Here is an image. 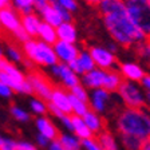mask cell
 <instances>
[{"label":"cell","mask_w":150,"mask_h":150,"mask_svg":"<svg viewBox=\"0 0 150 150\" xmlns=\"http://www.w3.org/2000/svg\"><path fill=\"white\" fill-rule=\"evenodd\" d=\"M3 141H4V138L0 135V146H1V144H3Z\"/></svg>","instance_id":"cell-51"},{"label":"cell","mask_w":150,"mask_h":150,"mask_svg":"<svg viewBox=\"0 0 150 150\" xmlns=\"http://www.w3.org/2000/svg\"><path fill=\"white\" fill-rule=\"evenodd\" d=\"M0 27H3L8 32L13 34L16 30L22 27L20 24V15L16 12V9L12 7L0 9Z\"/></svg>","instance_id":"cell-14"},{"label":"cell","mask_w":150,"mask_h":150,"mask_svg":"<svg viewBox=\"0 0 150 150\" xmlns=\"http://www.w3.org/2000/svg\"><path fill=\"white\" fill-rule=\"evenodd\" d=\"M18 150H38L32 144L27 142V141H20L18 142Z\"/></svg>","instance_id":"cell-42"},{"label":"cell","mask_w":150,"mask_h":150,"mask_svg":"<svg viewBox=\"0 0 150 150\" xmlns=\"http://www.w3.org/2000/svg\"><path fill=\"white\" fill-rule=\"evenodd\" d=\"M122 82H123V78H122V75L119 74V71H115V70L106 71L102 88H105V90L109 91V93H115V91H118Z\"/></svg>","instance_id":"cell-22"},{"label":"cell","mask_w":150,"mask_h":150,"mask_svg":"<svg viewBox=\"0 0 150 150\" xmlns=\"http://www.w3.org/2000/svg\"><path fill=\"white\" fill-rule=\"evenodd\" d=\"M28 83L31 84L32 87V93L36 95V98L42 100H46L48 102L51 97V93L54 90V86L52 83L50 82V79L47 78L44 74H42L40 71L38 70H30L28 74L25 75Z\"/></svg>","instance_id":"cell-6"},{"label":"cell","mask_w":150,"mask_h":150,"mask_svg":"<svg viewBox=\"0 0 150 150\" xmlns=\"http://www.w3.org/2000/svg\"><path fill=\"white\" fill-rule=\"evenodd\" d=\"M48 4H50V0H34V7L38 11H40L42 8H44Z\"/></svg>","instance_id":"cell-44"},{"label":"cell","mask_w":150,"mask_h":150,"mask_svg":"<svg viewBox=\"0 0 150 150\" xmlns=\"http://www.w3.org/2000/svg\"><path fill=\"white\" fill-rule=\"evenodd\" d=\"M134 47L137 50V55L150 63V39H145L144 42L135 44Z\"/></svg>","instance_id":"cell-31"},{"label":"cell","mask_w":150,"mask_h":150,"mask_svg":"<svg viewBox=\"0 0 150 150\" xmlns=\"http://www.w3.org/2000/svg\"><path fill=\"white\" fill-rule=\"evenodd\" d=\"M97 141L98 144L100 145L102 150H119V146H118V142H117L115 137L107 130H103L102 133L97 135Z\"/></svg>","instance_id":"cell-26"},{"label":"cell","mask_w":150,"mask_h":150,"mask_svg":"<svg viewBox=\"0 0 150 150\" xmlns=\"http://www.w3.org/2000/svg\"><path fill=\"white\" fill-rule=\"evenodd\" d=\"M38 36L40 39V42H43V43H46V44H50V46H54V44L58 42L55 27L47 24V23H43V22H42L40 27H39Z\"/></svg>","instance_id":"cell-24"},{"label":"cell","mask_w":150,"mask_h":150,"mask_svg":"<svg viewBox=\"0 0 150 150\" xmlns=\"http://www.w3.org/2000/svg\"><path fill=\"white\" fill-rule=\"evenodd\" d=\"M70 94L76 97L78 99L81 100H84V102H88V93H87V88H84L82 84H78L70 90Z\"/></svg>","instance_id":"cell-34"},{"label":"cell","mask_w":150,"mask_h":150,"mask_svg":"<svg viewBox=\"0 0 150 150\" xmlns=\"http://www.w3.org/2000/svg\"><path fill=\"white\" fill-rule=\"evenodd\" d=\"M60 123L63 125V127L69 133H72V121H71V115H63L62 118L59 119Z\"/></svg>","instance_id":"cell-39"},{"label":"cell","mask_w":150,"mask_h":150,"mask_svg":"<svg viewBox=\"0 0 150 150\" xmlns=\"http://www.w3.org/2000/svg\"><path fill=\"white\" fill-rule=\"evenodd\" d=\"M56 141H58L63 147H66V149L81 150L82 141L75 134H72V133H69V131H66V133H59V137H58Z\"/></svg>","instance_id":"cell-25"},{"label":"cell","mask_w":150,"mask_h":150,"mask_svg":"<svg viewBox=\"0 0 150 150\" xmlns=\"http://www.w3.org/2000/svg\"><path fill=\"white\" fill-rule=\"evenodd\" d=\"M20 24H22L23 30L28 34V36L31 39H35L38 36V31H39V27L42 24V19L36 13L31 12L20 16Z\"/></svg>","instance_id":"cell-18"},{"label":"cell","mask_w":150,"mask_h":150,"mask_svg":"<svg viewBox=\"0 0 150 150\" xmlns=\"http://www.w3.org/2000/svg\"><path fill=\"white\" fill-rule=\"evenodd\" d=\"M50 71L55 78H58L60 82H62L63 87L69 88V90H71L72 87L81 84V76H78L75 72H72L67 64L56 63V64H54L52 67H50Z\"/></svg>","instance_id":"cell-8"},{"label":"cell","mask_w":150,"mask_h":150,"mask_svg":"<svg viewBox=\"0 0 150 150\" xmlns=\"http://www.w3.org/2000/svg\"><path fill=\"white\" fill-rule=\"evenodd\" d=\"M119 74L122 75L123 81L139 83L146 72L144 71L142 66H139L138 63H135V62H123L121 66H119Z\"/></svg>","instance_id":"cell-15"},{"label":"cell","mask_w":150,"mask_h":150,"mask_svg":"<svg viewBox=\"0 0 150 150\" xmlns=\"http://www.w3.org/2000/svg\"><path fill=\"white\" fill-rule=\"evenodd\" d=\"M0 150H18V142L13 139H9V138H4Z\"/></svg>","instance_id":"cell-38"},{"label":"cell","mask_w":150,"mask_h":150,"mask_svg":"<svg viewBox=\"0 0 150 150\" xmlns=\"http://www.w3.org/2000/svg\"><path fill=\"white\" fill-rule=\"evenodd\" d=\"M115 126L119 135H130L145 142L150 138V112L145 107H125L118 112Z\"/></svg>","instance_id":"cell-2"},{"label":"cell","mask_w":150,"mask_h":150,"mask_svg":"<svg viewBox=\"0 0 150 150\" xmlns=\"http://www.w3.org/2000/svg\"><path fill=\"white\" fill-rule=\"evenodd\" d=\"M88 52H90L97 69L103 70V71H111V70L117 69L115 54L110 52L106 47L94 46L88 50Z\"/></svg>","instance_id":"cell-7"},{"label":"cell","mask_w":150,"mask_h":150,"mask_svg":"<svg viewBox=\"0 0 150 150\" xmlns=\"http://www.w3.org/2000/svg\"><path fill=\"white\" fill-rule=\"evenodd\" d=\"M39 13H40L42 22L52 25V27H55V28L63 23L59 12L56 11V8L52 6V4H48V6H46L44 8H42L40 11H39Z\"/></svg>","instance_id":"cell-21"},{"label":"cell","mask_w":150,"mask_h":150,"mask_svg":"<svg viewBox=\"0 0 150 150\" xmlns=\"http://www.w3.org/2000/svg\"><path fill=\"white\" fill-rule=\"evenodd\" d=\"M141 150H150V138L144 142V145H142V149H141Z\"/></svg>","instance_id":"cell-50"},{"label":"cell","mask_w":150,"mask_h":150,"mask_svg":"<svg viewBox=\"0 0 150 150\" xmlns=\"http://www.w3.org/2000/svg\"><path fill=\"white\" fill-rule=\"evenodd\" d=\"M13 8L16 9V12L22 15H27V13L34 12V0H12Z\"/></svg>","instance_id":"cell-29"},{"label":"cell","mask_w":150,"mask_h":150,"mask_svg":"<svg viewBox=\"0 0 150 150\" xmlns=\"http://www.w3.org/2000/svg\"><path fill=\"white\" fill-rule=\"evenodd\" d=\"M117 93L126 107L131 109L145 107V91L135 82L123 81Z\"/></svg>","instance_id":"cell-5"},{"label":"cell","mask_w":150,"mask_h":150,"mask_svg":"<svg viewBox=\"0 0 150 150\" xmlns=\"http://www.w3.org/2000/svg\"><path fill=\"white\" fill-rule=\"evenodd\" d=\"M62 8H64L69 12H75L78 9V1L76 0H55Z\"/></svg>","instance_id":"cell-36"},{"label":"cell","mask_w":150,"mask_h":150,"mask_svg":"<svg viewBox=\"0 0 150 150\" xmlns=\"http://www.w3.org/2000/svg\"><path fill=\"white\" fill-rule=\"evenodd\" d=\"M36 144H38V146H40V147H48V145H50V141L47 139L46 137H43V135H40V134H38L36 135Z\"/></svg>","instance_id":"cell-43"},{"label":"cell","mask_w":150,"mask_h":150,"mask_svg":"<svg viewBox=\"0 0 150 150\" xmlns=\"http://www.w3.org/2000/svg\"><path fill=\"white\" fill-rule=\"evenodd\" d=\"M22 50L25 59H28L34 64L44 66V67H52L54 64L59 63L52 46L46 44L40 40L30 39L25 43H23Z\"/></svg>","instance_id":"cell-3"},{"label":"cell","mask_w":150,"mask_h":150,"mask_svg":"<svg viewBox=\"0 0 150 150\" xmlns=\"http://www.w3.org/2000/svg\"><path fill=\"white\" fill-rule=\"evenodd\" d=\"M83 1L91 4V6H99V3L102 1V0H83Z\"/></svg>","instance_id":"cell-49"},{"label":"cell","mask_w":150,"mask_h":150,"mask_svg":"<svg viewBox=\"0 0 150 150\" xmlns=\"http://www.w3.org/2000/svg\"><path fill=\"white\" fill-rule=\"evenodd\" d=\"M12 88H9L8 86H6V84H1L0 83V97H4V98H11L12 97Z\"/></svg>","instance_id":"cell-41"},{"label":"cell","mask_w":150,"mask_h":150,"mask_svg":"<svg viewBox=\"0 0 150 150\" xmlns=\"http://www.w3.org/2000/svg\"><path fill=\"white\" fill-rule=\"evenodd\" d=\"M9 111H11V115L19 122H28L30 118H31V115L24 109H22V107H19V106H12L9 109Z\"/></svg>","instance_id":"cell-33"},{"label":"cell","mask_w":150,"mask_h":150,"mask_svg":"<svg viewBox=\"0 0 150 150\" xmlns=\"http://www.w3.org/2000/svg\"><path fill=\"white\" fill-rule=\"evenodd\" d=\"M30 107L34 111V114L40 115V117L46 115L47 112H48V106H47L46 100H42L39 98H34V99L30 100Z\"/></svg>","instance_id":"cell-30"},{"label":"cell","mask_w":150,"mask_h":150,"mask_svg":"<svg viewBox=\"0 0 150 150\" xmlns=\"http://www.w3.org/2000/svg\"><path fill=\"white\" fill-rule=\"evenodd\" d=\"M50 105H52L55 109H58L64 115H71V103H70V93L62 87H54L51 93Z\"/></svg>","instance_id":"cell-12"},{"label":"cell","mask_w":150,"mask_h":150,"mask_svg":"<svg viewBox=\"0 0 150 150\" xmlns=\"http://www.w3.org/2000/svg\"><path fill=\"white\" fill-rule=\"evenodd\" d=\"M111 99V93L106 91L105 88H95L88 93V106L90 110L102 114L107 110V105Z\"/></svg>","instance_id":"cell-11"},{"label":"cell","mask_w":150,"mask_h":150,"mask_svg":"<svg viewBox=\"0 0 150 150\" xmlns=\"http://www.w3.org/2000/svg\"><path fill=\"white\" fill-rule=\"evenodd\" d=\"M0 58H3V51H1V48H0Z\"/></svg>","instance_id":"cell-52"},{"label":"cell","mask_w":150,"mask_h":150,"mask_svg":"<svg viewBox=\"0 0 150 150\" xmlns=\"http://www.w3.org/2000/svg\"><path fill=\"white\" fill-rule=\"evenodd\" d=\"M145 106L150 109V93H145Z\"/></svg>","instance_id":"cell-48"},{"label":"cell","mask_w":150,"mask_h":150,"mask_svg":"<svg viewBox=\"0 0 150 150\" xmlns=\"http://www.w3.org/2000/svg\"><path fill=\"white\" fill-rule=\"evenodd\" d=\"M139 86L142 87V90L145 93H150V74H145L142 81L139 82Z\"/></svg>","instance_id":"cell-40"},{"label":"cell","mask_w":150,"mask_h":150,"mask_svg":"<svg viewBox=\"0 0 150 150\" xmlns=\"http://www.w3.org/2000/svg\"><path fill=\"white\" fill-rule=\"evenodd\" d=\"M118 47H119L118 44H117V43H114V42H112V43H110V44H109V47H106V48L110 51V52L115 54V52H117V50H118Z\"/></svg>","instance_id":"cell-46"},{"label":"cell","mask_w":150,"mask_h":150,"mask_svg":"<svg viewBox=\"0 0 150 150\" xmlns=\"http://www.w3.org/2000/svg\"><path fill=\"white\" fill-rule=\"evenodd\" d=\"M0 71L6 72L9 78L12 79L13 82V91L16 93H22L23 94V88H24V83L27 81L24 72H22L18 67L9 63L7 59L4 58H0Z\"/></svg>","instance_id":"cell-10"},{"label":"cell","mask_w":150,"mask_h":150,"mask_svg":"<svg viewBox=\"0 0 150 150\" xmlns=\"http://www.w3.org/2000/svg\"><path fill=\"white\" fill-rule=\"evenodd\" d=\"M55 55L58 58V62L63 63V64H70L71 62H74L78 58L81 50L78 48L76 44H71V43H66V42H56L52 46Z\"/></svg>","instance_id":"cell-9"},{"label":"cell","mask_w":150,"mask_h":150,"mask_svg":"<svg viewBox=\"0 0 150 150\" xmlns=\"http://www.w3.org/2000/svg\"><path fill=\"white\" fill-rule=\"evenodd\" d=\"M12 35H13V38H15L16 40H18V42H22V43H25L27 40H30V39H31V38L28 36L27 32L23 30V27H20L19 30H16V31L13 32Z\"/></svg>","instance_id":"cell-37"},{"label":"cell","mask_w":150,"mask_h":150,"mask_svg":"<svg viewBox=\"0 0 150 150\" xmlns=\"http://www.w3.org/2000/svg\"><path fill=\"white\" fill-rule=\"evenodd\" d=\"M98 8L103 16L105 28L118 46L129 48L146 39L131 22L123 0H102Z\"/></svg>","instance_id":"cell-1"},{"label":"cell","mask_w":150,"mask_h":150,"mask_svg":"<svg viewBox=\"0 0 150 150\" xmlns=\"http://www.w3.org/2000/svg\"><path fill=\"white\" fill-rule=\"evenodd\" d=\"M121 138V144L125 150H141L144 141L138 139L135 137H130V135H119Z\"/></svg>","instance_id":"cell-28"},{"label":"cell","mask_w":150,"mask_h":150,"mask_svg":"<svg viewBox=\"0 0 150 150\" xmlns=\"http://www.w3.org/2000/svg\"><path fill=\"white\" fill-rule=\"evenodd\" d=\"M127 15L139 31L150 39V3L147 0H123Z\"/></svg>","instance_id":"cell-4"},{"label":"cell","mask_w":150,"mask_h":150,"mask_svg":"<svg viewBox=\"0 0 150 150\" xmlns=\"http://www.w3.org/2000/svg\"><path fill=\"white\" fill-rule=\"evenodd\" d=\"M0 31H1V27H0Z\"/></svg>","instance_id":"cell-53"},{"label":"cell","mask_w":150,"mask_h":150,"mask_svg":"<svg viewBox=\"0 0 150 150\" xmlns=\"http://www.w3.org/2000/svg\"><path fill=\"white\" fill-rule=\"evenodd\" d=\"M70 103H71V114L76 117H83L86 112L90 110L88 106V102H84V100L78 99L76 97L70 94Z\"/></svg>","instance_id":"cell-27"},{"label":"cell","mask_w":150,"mask_h":150,"mask_svg":"<svg viewBox=\"0 0 150 150\" xmlns=\"http://www.w3.org/2000/svg\"><path fill=\"white\" fill-rule=\"evenodd\" d=\"M71 121H72V134H75L81 141L94 137V134L88 130V127L86 126L82 117H76L71 114Z\"/></svg>","instance_id":"cell-23"},{"label":"cell","mask_w":150,"mask_h":150,"mask_svg":"<svg viewBox=\"0 0 150 150\" xmlns=\"http://www.w3.org/2000/svg\"><path fill=\"white\" fill-rule=\"evenodd\" d=\"M35 125H36L38 133L40 135H43V137H46L50 142L58 139V137H59V130L54 125V122L51 121V119H48L47 117H39V118H36Z\"/></svg>","instance_id":"cell-17"},{"label":"cell","mask_w":150,"mask_h":150,"mask_svg":"<svg viewBox=\"0 0 150 150\" xmlns=\"http://www.w3.org/2000/svg\"><path fill=\"white\" fill-rule=\"evenodd\" d=\"M67 66H69L70 70H71L72 72H75L78 76H82V75H84L86 72H90L91 70L95 69V63H94L88 50H81L78 58Z\"/></svg>","instance_id":"cell-13"},{"label":"cell","mask_w":150,"mask_h":150,"mask_svg":"<svg viewBox=\"0 0 150 150\" xmlns=\"http://www.w3.org/2000/svg\"><path fill=\"white\" fill-rule=\"evenodd\" d=\"M48 150H70V149L63 147L58 141H52V142H50V145H48Z\"/></svg>","instance_id":"cell-45"},{"label":"cell","mask_w":150,"mask_h":150,"mask_svg":"<svg viewBox=\"0 0 150 150\" xmlns=\"http://www.w3.org/2000/svg\"><path fill=\"white\" fill-rule=\"evenodd\" d=\"M81 150H102L100 145L98 144V141L95 137L88 138V139H83L81 145Z\"/></svg>","instance_id":"cell-35"},{"label":"cell","mask_w":150,"mask_h":150,"mask_svg":"<svg viewBox=\"0 0 150 150\" xmlns=\"http://www.w3.org/2000/svg\"><path fill=\"white\" fill-rule=\"evenodd\" d=\"M105 75L106 71L99 69L91 70L90 72H86L84 75L81 76V84L84 88H90V90H95V88H102L103 81H105Z\"/></svg>","instance_id":"cell-16"},{"label":"cell","mask_w":150,"mask_h":150,"mask_svg":"<svg viewBox=\"0 0 150 150\" xmlns=\"http://www.w3.org/2000/svg\"><path fill=\"white\" fill-rule=\"evenodd\" d=\"M147 1H149V3H150V0H147Z\"/></svg>","instance_id":"cell-54"},{"label":"cell","mask_w":150,"mask_h":150,"mask_svg":"<svg viewBox=\"0 0 150 150\" xmlns=\"http://www.w3.org/2000/svg\"><path fill=\"white\" fill-rule=\"evenodd\" d=\"M11 4V0H0V9H4V8H8Z\"/></svg>","instance_id":"cell-47"},{"label":"cell","mask_w":150,"mask_h":150,"mask_svg":"<svg viewBox=\"0 0 150 150\" xmlns=\"http://www.w3.org/2000/svg\"><path fill=\"white\" fill-rule=\"evenodd\" d=\"M7 54L11 58V60L15 63H22L24 60V54H23V50L18 48L15 44H8L7 46Z\"/></svg>","instance_id":"cell-32"},{"label":"cell","mask_w":150,"mask_h":150,"mask_svg":"<svg viewBox=\"0 0 150 150\" xmlns=\"http://www.w3.org/2000/svg\"><path fill=\"white\" fill-rule=\"evenodd\" d=\"M82 118H83L86 126L88 127V130L94 134V137H97L99 133H102L105 130V121H103L102 115L98 114V112L93 111V110H88Z\"/></svg>","instance_id":"cell-19"},{"label":"cell","mask_w":150,"mask_h":150,"mask_svg":"<svg viewBox=\"0 0 150 150\" xmlns=\"http://www.w3.org/2000/svg\"><path fill=\"white\" fill-rule=\"evenodd\" d=\"M56 30V36L59 42H66V43L76 44L78 40V31L72 23H62L60 25L55 28Z\"/></svg>","instance_id":"cell-20"}]
</instances>
